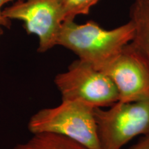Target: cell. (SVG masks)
<instances>
[{"label":"cell","mask_w":149,"mask_h":149,"mask_svg":"<svg viewBox=\"0 0 149 149\" xmlns=\"http://www.w3.org/2000/svg\"><path fill=\"white\" fill-rule=\"evenodd\" d=\"M135 32L131 20L112 30L104 29L93 21L78 24L74 19L66 20L62 24L57 45L70 50L80 60L102 70L133 41Z\"/></svg>","instance_id":"obj_1"},{"label":"cell","mask_w":149,"mask_h":149,"mask_svg":"<svg viewBox=\"0 0 149 149\" xmlns=\"http://www.w3.org/2000/svg\"><path fill=\"white\" fill-rule=\"evenodd\" d=\"M28 129L32 134H59L88 149H101L94 109L82 102L62 100L57 107L41 109L31 117Z\"/></svg>","instance_id":"obj_2"},{"label":"cell","mask_w":149,"mask_h":149,"mask_svg":"<svg viewBox=\"0 0 149 149\" xmlns=\"http://www.w3.org/2000/svg\"><path fill=\"white\" fill-rule=\"evenodd\" d=\"M101 149H122L139 135H149V97L132 102L118 101L109 110L94 109Z\"/></svg>","instance_id":"obj_3"},{"label":"cell","mask_w":149,"mask_h":149,"mask_svg":"<svg viewBox=\"0 0 149 149\" xmlns=\"http://www.w3.org/2000/svg\"><path fill=\"white\" fill-rule=\"evenodd\" d=\"M54 81L62 100L82 102L93 109L111 107L119 101L118 91L111 78L79 59L66 72L57 74Z\"/></svg>","instance_id":"obj_4"},{"label":"cell","mask_w":149,"mask_h":149,"mask_svg":"<svg viewBox=\"0 0 149 149\" xmlns=\"http://www.w3.org/2000/svg\"><path fill=\"white\" fill-rule=\"evenodd\" d=\"M4 17L22 21L29 35L38 37L37 51L45 53L57 46V39L66 21L61 0H17L3 9Z\"/></svg>","instance_id":"obj_5"},{"label":"cell","mask_w":149,"mask_h":149,"mask_svg":"<svg viewBox=\"0 0 149 149\" xmlns=\"http://www.w3.org/2000/svg\"><path fill=\"white\" fill-rule=\"evenodd\" d=\"M101 71L113 81L120 102H137L149 97V69L129 44Z\"/></svg>","instance_id":"obj_6"},{"label":"cell","mask_w":149,"mask_h":149,"mask_svg":"<svg viewBox=\"0 0 149 149\" xmlns=\"http://www.w3.org/2000/svg\"><path fill=\"white\" fill-rule=\"evenodd\" d=\"M130 16L135 32L129 44L149 69V0H135L130 8Z\"/></svg>","instance_id":"obj_7"},{"label":"cell","mask_w":149,"mask_h":149,"mask_svg":"<svg viewBox=\"0 0 149 149\" xmlns=\"http://www.w3.org/2000/svg\"><path fill=\"white\" fill-rule=\"evenodd\" d=\"M13 149H88L66 136L53 133L33 134L24 143L17 144Z\"/></svg>","instance_id":"obj_8"},{"label":"cell","mask_w":149,"mask_h":149,"mask_svg":"<svg viewBox=\"0 0 149 149\" xmlns=\"http://www.w3.org/2000/svg\"><path fill=\"white\" fill-rule=\"evenodd\" d=\"M100 0H61L66 20H73L79 15H87Z\"/></svg>","instance_id":"obj_9"},{"label":"cell","mask_w":149,"mask_h":149,"mask_svg":"<svg viewBox=\"0 0 149 149\" xmlns=\"http://www.w3.org/2000/svg\"><path fill=\"white\" fill-rule=\"evenodd\" d=\"M13 0H0V40L3 34V29L4 28L9 29L11 25V20L7 19L3 14L2 7L5 3L9 2Z\"/></svg>","instance_id":"obj_10"},{"label":"cell","mask_w":149,"mask_h":149,"mask_svg":"<svg viewBox=\"0 0 149 149\" xmlns=\"http://www.w3.org/2000/svg\"><path fill=\"white\" fill-rule=\"evenodd\" d=\"M128 149H149V135H145L137 144Z\"/></svg>","instance_id":"obj_11"}]
</instances>
